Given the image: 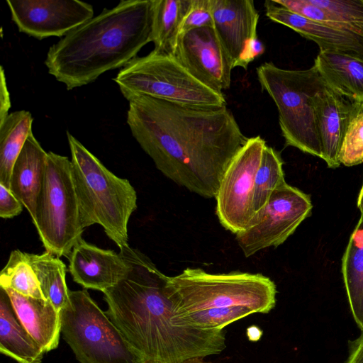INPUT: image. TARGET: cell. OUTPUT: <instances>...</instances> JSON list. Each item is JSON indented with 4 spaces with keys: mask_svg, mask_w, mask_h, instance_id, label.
I'll return each mask as SVG.
<instances>
[{
    "mask_svg": "<svg viewBox=\"0 0 363 363\" xmlns=\"http://www.w3.org/2000/svg\"><path fill=\"white\" fill-rule=\"evenodd\" d=\"M128 101V125L157 169L190 192L215 198L225 169L248 140L231 111L147 96Z\"/></svg>",
    "mask_w": 363,
    "mask_h": 363,
    "instance_id": "6da1fadb",
    "label": "cell"
},
{
    "mask_svg": "<svg viewBox=\"0 0 363 363\" xmlns=\"http://www.w3.org/2000/svg\"><path fill=\"white\" fill-rule=\"evenodd\" d=\"M129 265L125 277L104 293L106 313L122 333L140 363H183L221 353L223 330H203L174 323L165 286L168 276L137 249L120 250Z\"/></svg>",
    "mask_w": 363,
    "mask_h": 363,
    "instance_id": "7a4b0ae2",
    "label": "cell"
},
{
    "mask_svg": "<svg viewBox=\"0 0 363 363\" xmlns=\"http://www.w3.org/2000/svg\"><path fill=\"white\" fill-rule=\"evenodd\" d=\"M152 0H121L50 47L45 65L67 90L123 67L151 42Z\"/></svg>",
    "mask_w": 363,
    "mask_h": 363,
    "instance_id": "3957f363",
    "label": "cell"
},
{
    "mask_svg": "<svg viewBox=\"0 0 363 363\" xmlns=\"http://www.w3.org/2000/svg\"><path fill=\"white\" fill-rule=\"evenodd\" d=\"M72 174L81 220L85 228L101 225L120 250L128 245V224L137 208V193L130 182L116 176L70 133Z\"/></svg>",
    "mask_w": 363,
    "mask_h": 363,
    "instance_id": "277c9868",
    "label": "cell"
},
{
    "mask_svg": "<svg viewBox=\"0 0 363 363\" xmlns=\"http://www.w3.org/2000/svg\"><path fill=\"white\" fill-rule=\"evenodd\" d=\"M165 290L176 315L233 306L268 313L277 303L275 283L260 273L212 274L201 268H186L167 277Z\"/></svg>",
    "mask_w": 363,
    "mask_h": 363,
    "instance_id": "5b68a950",
    "label": "cell"
},
{
    "mask_svg": "<svg viewBox=\"0 0 363 363\" xmlns=\"http://www.w3.org/2000/svg\"><path fill=\"white\" fill-rule=\"evenodd\" d=\"M258 82L276 104L285 146L322 157L313 99L327 88L315 66L293 70L264 62L257 69Z\"/></svg>",
    "mask_w": 363,
    "mask_h": 363,
    "instance_id": "8992f818",
    "label": "cell"
},
{
    "mask_svg": "<svg viewBox=\"0 0 363 363\" xmlns=\"http://www.w3.org/2000/svg\"><path fill=\"white\" fill-rule=\"evenodd\" d=\"M46 252L67 257L82 238L79 202L67 157L48 152L44 179L32 218Z\"/></svg>",
    "mask_w": 363,
    "mask_h": 363,
    "instance_id": "52a82bcc",
    "label": "cell"
},
{
    "mask_svg": "<svg viewBox=\"0 0 363 363\" xmlns=\"http://www.w3.org/2000/svg\"><path fill=\"white\" fill-rule=\"evenodd\" d=\"M113 81L128 101L136 96H147L187 105L226 106L223 93L199 82L174 57L153 50L133 59L119 70Z\"/></svg>",
    "mask_w": 363,
    "mask_h": 363,
    "instance_id": "ba28073f",
    "label": "cell"
},
{
    "mask_svg": "<svg viewBox=\"0 0 363 363\" xmlns=\"http://www.w3.org/2000/svg\"><path fill=\"white\" fill-rule=\"evenodd\" d=\"M61 333L81 363H140L122 333L86 289L69 291Z\"/></svg>",
    "mask_w": 363,
    "mask_h": 363,
    "instance_id": "9c48e42d",
    "label": "cell"
},
{
    "mask_svg": "<svg viewBox=\"0 0 363 363\" xmlns=\"http://www.w3.org/2000/svg\"><path fill=\"white\" fill-rule=\"evenodd\" d=\"M310 196L286 182L272 194L263 208L255 213L250 227L235 235L247 258L271 247H277L311 214Z\"/></svg>",
    "mask_w": 363,
    "mask_h": 363,
    "instance_id": "30bf717a",
    "label": "cell"
},
{
    "mask_svg": "<svg viewBox=\"0 0 363 363\" xmlns=\"http://www.w3.org/2000/svg\"><path fill=\"white\" fill-rule=\"evenodd\" d=\"M266 141L248 138L225 169L216 195V214L220 225L236 235L247 229L255 216V179Z\"/></svg>",
    "mask_w": 363,
    "mask_h": 363,
    "instance_id": "8fae6325",
    "label": "cell"
},
{
    "mask_svg": "<svg viewBox=\"0 0 363 363\" xmlns=\"http://www.w3.org/2000/svg\"><path fill=\"white\" fill-rule=\"evenodd\" d=\"M18 30L38 40L64 37L94 17L93 6L79 0H6Z\"/></svg>",
    "mask_w": 363,
    "mask_h": 363,
    "instance_id": "7c38bea8",
    "label": "cell"
},
{
    "mask_svg": "<svg viewBox=\"0 0 363 363\" xmlns=\"http://www.w3.org/2000/svg\"><path fill=\"white\" fill-rule=\"evenodd\" d=\"M174 57L195 79L223 93L231 84L233 65L211 27L181 34Z\"/></svg>",
    "mask_w": 363,
    "mask_h": 363,
    "instance_id": "4fadbf2b",
    "label": "cell"
},
{
    "mask_svg": "<svg viewBox=\"0 0 363 363\" xmlns=\"http://www.w3.org/2000/svg\"><path fill=\"white\" fill-rule=\"evenodd\" d=\"M313 106L321 143L322 157L330 168L340 165L343 138L352 119L363 112V103L351 101L325 88L315 95Z\"/></svg>",
    "mask_w": 363,
    "mask_h": 363,
    "instance_id": "5bb4252c",
    "label": "cell"
},
{
    "mask_svg": "<svg viewBox=\"0 0 363 363\" xmlns=\"http://www.w3.org/2000/svg\"><path fill=\"white\" fill-rule=\"evenodd\" d=\"M264 6L266 16L270 20L313 40L318 45L320 52L340 54L363 61L362 37L307 18L277 4L275 0H266Z\"/></svg>",
    "mask_w": 363,
    "mask_h": 363,
    "instance_id": "9a60e30c",
    "label": "cell"
},
{
    "mask_svg": "<svg viewBox=\"0 0 363 363\" xmlns=\"http://www.w3.org/2000/svg\"><path fill=\"white\" fill-rule=\"evenodd\" d=\"M67 257L74 281L84 289L104 292L116 286L129 270L121 252L100 248L82 238Z\"/></svg>",
    "mask_w": 363,
    "mask_h": 363,
    "instance_id": "2e32d148",
    "label": "cell"
},
{
    "mask_svg": "<svg viewBox=\"0 0 363 363\" xmlns=\"http://www.w3.org/2000/svg\"><path fill=\"white\" fill-rule=\"evenodd\" d=\"M211 6L213 29L235 68L257 35L259 13L252 0H211Z\"/></svg>",
    "mask_w": 363,
    "mask_h": 363,
    "instance_id": "e0dca14e",
    "label": "cell"
},
{
    "mask_svg": "<svg viewBox=\"0 0 363 363\" xmlns=\"http://www.w3.org/2000/svg\"><path fill=\"white\" fill-rule=\"evenodd\" d=\"M8 294L23 326L45 352L56 349L61 333L60 312L47 299L23 296L11 289Z\"/></svg>",
    "mask_w": 363,
    "mask_h": 363,
    "instance_id": "ac0fdd59",
    "label": "cell"
},
{
    "mask_svg": "<svg viewBox=\"0 0 363 363\" xmlns=\"http://www.w3.org/2000/svg\"><path fill=\"white\" fill-rule=\"evenodd\" d=\"M47 156L48 152L31 133L11 172L10 190L23 203L31 219L44 179Z\"/></svg>",
    "mask_w": 363,
    "mask_h": 363,
    "instance_id": "d6986e66",
    "label": "cell"
},
{
    "mask_svg": "<svg viewBox=\"0 0 363 363\" xmlns=\"http://www.w3.org/2000/svg\"><path fill=\"white\" fill-rule=\"evenodd\" d=\"M289 10L313 21L363 38V0H275Z\"/></svg>",
    "mask_w": 363,
    "mask_h": 363,
    "instance_id": "ffe728a7",
    "label": "cell"
},
{
    "mask_svg": "<svg viewBox=\"0 0 363 363\" xmlns=\"http://www.w3.org/2000/svg\"><path fill=\"white\" fill-rule=\"evenodd\" d=\"M313 66L328 88L351 101L363 103V61L340 54L319 52Z\"/></svg>",
    "mask_w": 363,
    "mask_h": 363,
    "instance_id": "44dd1931",
    "label": "cell"
},
{
    "mask_svg": "<svg viewBox=\"0 0 363 363\" xmlns=\"http://www.w3.org/2000/svg\"><path fill=\"white\" fill-rule=\"evenodd\" d=\"M0 352L18 363H40L45 352L18 320L6 291L0 287Z\"/></svg>",
    "mask_w": 363,
    "mask_h": 363,
    "instance_id": "7402d4cb",
    "label": "cell"
},
{
    "mask_svg": "<svg viewBox=\"0 0 363 363\" xmlns=\"http://www.w3.org/2000/svg\"><path fill=\"white\" fill-rule=\"evenodd\" d=\"M191 0H152L151 42L153 51L174 57Z\"/></svg>",
    "mask_w": 363,
    "mask_h": 363,
    "instance_id": "603a6c76",
    "label": "cell"
},
{
    "mask_svg": "<svg viewBox=\"0 0 363 363\" xmlns=\"http://www.w3.org/2000/svg\"><path fill=\"white\" fill-rule=\"evenodd\" d=\"M342 258L341 271L353 318L363 329V211Z\"/></svg>",
    "mask_w": 363,
    "mask_h": 363,
    "instance_id": "cb8c5ba5",
    "label": "cell"
},
{
    "mask_svg": "<svg viewBox=\"0 0 363 363\" xmlns=\"http://www.w3.org/2000/svg\"><path fill=\"white\" fill-rule=\"evenodd\" d=\"M33 118L25 110L10 113L0 121V184L10 189L13 164L32 132Z\"/></svg>",
    "mask_w": 363,
    "mask_h": 363,
    "instance_id": "d4e9b609",
    "label": "cell"
},
{
    "mask_svg": "<svg viewBox=\"0 0 363 363\" xmlns=\"http://www.w3.org/2000/svg\"><path fill=\"white\" fill-rule=\"evenodd\" d=\"M26 254L44 297L60 312L69 302L70 290L66 283L65 264L60 257L48 252L40 255Z\"/></svg>",
    "mask_w": 363,
    "mask_h": 363,
    "instance_id": "484cf974",
    "label": "cell"
},
{
    "mask_svg": "<svg viewBox=\"0 0 363 363\" xmlns=\"http://www.w3.org/2000/svg\"><path fill=\"white\" fill-rule=\"evenodd\" d=\"M0 286L23 296L45 299L26 252L13 250L0 273Z\"/></svg>",
    "mask_w": 363,
    "mask_h": 363,
    "instance_id": "4316f807",
    "label": "cell"
},
{
    "mask_svg": "<svg viewBox=\"0 0 363 363\" xmlns=\"http://www.w3.org/2000/svg\"><path fill=\"white\" fill-rule=\"evenodd\" d=\"M283 164L284 162L279 152L267 145L263 150L261 163L255 179V213L264 207L273 192L279 186L286 183Z\"/></svg>",
    "mask_w": 363,
    "mask_h": 363,
    "instance_id": "83f0119b",
    "label": "cell"
},
{
    "mask_svg": "<svg viewBox=\"0 0 363 363\" xmlns=\"http://www.w3.org/2000/svg\"><path fill=\"white\" fill-rule=\"evenodd\" d=\"M253 314L243 306L213 308L177 315L174 323L179 326H186L203 330H223L229 324Z\"/></svg>",
    "mask_w": 363,
    "mask_h": 363,
    "instance_id": "f1b7e54d",
    "label": "cell"
},
{
    "mask_svg": "<svg viewBox=\"0 0 363 363\" xmlns=\"http://www.w3.org/2000/svg\"><path fill=\"white\" fill-rule=\"evenodd\" d=\"M339 161L347 167L363 162V112L350 122L341 145Z\"/></svg>",
    "mask_w": 363,
    "mask_h": 363,
    "instance_id": "f546056e",
    "label": "cell"
},
{
    "mask_svg": "<svg viewBox=\"0 0 363 363\" xmlns=\"http://www.w3.org/2000/svg\"><path fill=\"white\" fill-rule=\"evenodd\" d=\"M205 27L213 28L211 0H191L180 35L193 29Z\"/></svg>",
    "mask_w": 363,
    "mask_h": 363,
    "instance_id": "4dcf8cb0",
    "label": "cell"
},
{
    "mask_svg": "<svg viewBox=\"0 0 363 363\" xmlns=\"http://www.w3.org/2000/svg\"><path fill=\"white\" fill-rule=\"evenodd\" d=\"M23 203L11 191L0 184V217L12 218L23 211Z\"/></svg>",
    "mask_w": 363,
    "mask_h": 363,
    "instance_id": "1f68e13d",
    "label": "cell"
},
{
    "mask_svg": "<svg viewBox=\"0 0 363 363\" xmlns=\"http://www.w3.org/2000/svg\"><path fill=\"white\" fill-rule=\"evenodd\" d=\"M265 50L264 45L259 40L257 35L254 37L247 44V48L240 60L238 67L247 69L249 64L262 55Z\"/></svg>",
    "mask_w": 363,
    "mask_h": 363,
    "instance_id": "d6a6232c",
    "label": "cell"
},
{
    "mask_svg": "<svg viewBox=\"0 0 363 363\" xmlns=\"http://www.w3.org/2000/svg\"><path fill=\"white\" fill-rule=\"evenodd\" d=\"M0 121H2L9 113L11 108L10 95L6 86V77L3 67H1L0 84Z\"/></svg>",
    "mask_w": 363,
    "mask_h": 363,
    "instance_id": "836d02e7",
    "label": "cell"
},
{
    "mask_svg": "<svg viewBox=\"0 0 363 363\" xmlns=\"http://www.w3.org/2000/svg\"><path fill=\"white\" fill-rule=\"evenodd\" d=\"M345 363H363V333L349 341V355Z\"/></svg>",
    "mask_w": 363,
    "mask_h": 363,
    "instance_id": "e575fe53",
    "label": "cell"
},
{
    "mask_svg": "<svg viewBox=\"0 0 363 363\" xmlns=\"http://www.w3.org/2000/svg\"><path fill=\"white\" fill-rule=\"evenodd\" d=\"M357 206L360 212L363 211V183L358 195Z\"/></svg>",
    "mask_w": 363,
    "mask_h": 363,
    "instance_id": "d590c367",
    "label": "cell"
},
{
    "mask_svg": "<svg viewBox=\"0 0 363 363\" xmlns=\"http://www.w3.org/2000/svg\"><path fill=\"white\" fill-rule=\"evenodd\" d=\"M183 363H212L210 362H206L203 358H193L184 362Z\"/></svg>",
    "mask_w": 363,
    "mask_h": 363,
    "instance_id": "8d00e7d4",
    "label": "cell"
},
{
    "mask_svg": "<svg viewBox=\"0 0 363 363\" xmlns=\"http://www.w3.org/2000/svg\"><path fill=\"white\" fill-rule=\"evenodd\" d=\"M361 332H362V333H363V329H362V330Z\"/></svg>",
    "mask_w": 363,
    "mask_h": 363,
    "instance_id": "74e56055",
    "label": "cell"
}]
</instances>
